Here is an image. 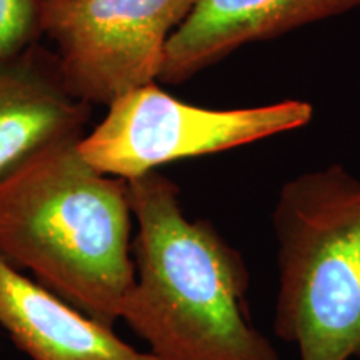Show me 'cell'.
Returning <instances> with one entry per match:
<instances>
[{
    "label": "cell",
    "mask_w": 360,
    "mask_h": 360,
    "mask_svg": "<svg viewBox=\"0 0 360 360\" xmlns=\"http://www.w3.org/2000/svg\"><path fill=\"white\" fill-rule=\"evenodd\" d=\"M135 282L120 317L157 360H282L252 322L244 255L191 220L177 184L152 170L127 180Z\"/></svg>",
    "instance_id": "cell-1"
},
{
    "label": "cell",
    "mask_w": 360,
    "mask_h": 360,
    "mask_svg": "<svg viewBox=\"0 0 360 360\" xmlns=\"http://www.w3.org/2000/svg\"><path fill=\"white\" fill-rule=\"evenodd\" d=\"M80 139L44 148L0 180V257L114 326L135 282L129 186L94 169Z\"/></svg>",
    "instance_id": "cell-2"
},
{
    "label": "cell",
    "mask_w": 360,
    "mask_h": 360,
    "mask_svg": "<svg viewBox=\"0 0 360 360\" xmlns=\"http://www.w3.org/2000/svg\"><path fill=\"white\" fill-rule=\"evenodd\" d=\"M272 227L276 335L300 360L360 359V179L332 164L287 180Z\"/></svg>",
    "instance_id": "cell-3"
},
{
    "label": "cell",
    "mask_w": 360,
    "mask_h": 360,
    "mask_svg": "<svg viewBox=\"0 0 360 360\" xmlns=\"http://www.w3.org/2000/svg\"><path fill=\"white\" fill-rule=\"evenodd\" d=\"M312 105L302 101L204 109L148 84L115 98L102 122L82 135L77 148L98 172L134 180L170 162L232 150L297 130L312 120Z\"/></svg>",
    "instance_id": "cell-4"
},
{
    "label": "cell",
    "mask_w": 360,
    "mask_h": 360,
    "mask_svg": "<svg viewBox=\"0 0 360 360\" xmlns=\"http://www.w3.org/2000/svg\"><path fill=\"white\" fill-rule=\"evenodd\" d=\"M193 0H40V34L57 47L70 92L109 107L154 84L174 30Z\"/></svg>",
    "instance_id": "cell-5"
},
{
    "label": "cell",
    "mask_w": 360,
    "mask_h": 360,
    "mask_svg": "<svg viewBox=\"0 0 360 360\" xmlns=\"http://www.w3.org/2000/svg\"><path fill=\"white\" fill-rule=\"evenodd\" d=\"M360 7V0H193L170 35L159 80L186 82L247 44Z\"/></svg>",
    "instance_id": "cell-6"
},
{
    "label": "cell",
    "mask_w": 360,
    "mask_h": 360,
    "mask_svg": "<svg viewBox=\"0 0 360 360\" xmlns=\"http://www.w3.org/2000/svg\"><path fill=\"white\" fill-rule=\"evenodd\" d=\"M90 105L70 92L56 56L0 58V180L44 148L84 135Z\"/></svg>",
    "instance_id": "cell-7"
},
{
    "label": "cell",
    "mask_w": 360,
    "mask_h": 360,
    "mask_svg": "<svg viewBox=\"0 0 360 360\" xmlns=\"http://www.w3.org/2000/svg\"><path fill=\"white\" fill-rule=\"evenodd\" d=\"M0 327L32 360H157L2 257Z\"/></svg>",
    "instance_id": "cell-8"
},
{
    "label": "cell",
    "mask_w": 360,
    "mask_h": 360,
    "mask_svg": "<svg viewBox=\"0 0 360 360\" xmlns=\"http://www.w3.org/2000/svg\"><path fill=\"white\" fill-rule=\"evenodd\" d=\"M40 34V0H0V58L32 47Z\"/></svg>",
    "instance_id": "cell-9"
}]
</instances>
